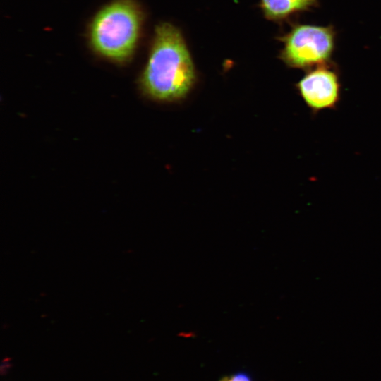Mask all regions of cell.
I'll return each instance as SVG.
<instances>
[{
	"label": "cell",
	"mask_w": 381,
	"mask_h": 381,
	"mask_svg": "<svg viewBox=\"0 0 381 381\" xmlns=\"http://www.w3.org/2000/svg\"><path fill=\"white\" fill-rule=\"evenodd\" d=\"M219 381H253L246 373L238 372L222 377Z\"/></svg>",
	"instance_id": "8992f818"
},
{
	"label": "cell",
	"mask_w": 381,
	"mask_h": 381,
	"mask_svg": "<svg viewBox=\"0 0 381 381\" xmlns=\"http://www.w3.org/2000/svg\"><path fill=\"white\" fill-rule=\"evenodd\" d=\"M296 87L306 105L314 112L333 109L339 101V75L327 65L309 70Z\"/></svg>",
	"instance_id": "277c9868"
},
{
	"label": "cell",
	"mask_w": 381,
	"mask_h": 381,
	"mask_svg": "<svg viewBox=\"0 0 381 381\" xmlns=\"http://www.w3.org/2000/svg\"><path fill=\"white\" fill-rule=\"evenodd\" d=\"M280 58L289 67L312 69L327 65L334 48L335 32L331 26L300 24L280 38Z\"/></svg>",
	"instance_id": "3957f363"
},
{
	"label": "cell",
	"mask_w": 381,
	"mask_h": 381,
	"mask_svg": "<svg viewBox=\"0 0 381 381\" xmlns=\"http://www.w3.org/2000/svg\"><path fill=\"white\" fill-rule=\"evenodd\" d=\"M140 23V11L133 1H114L93 19L90 32L91 45L107 59L126 61L135 49Z\"/></svg>",
	"instance_id": "7a4b0ae2"
},
{
	"label": "cell",
	"mask_w": 381,
	"mask_h": 381,
	"mask_svg": "<svg viewBox=\"0 0 381 381\" xmlns=\"http://www.w3.org/2000/svg\"><path fill=\"white\" fill-rule=\"evenodd\" d=\"M194 80L193 63L180 30L168 23L159 24L141 75L143 90L154 99L171 101L185 96Z\"/></svg>",
	"instance_id": "6da1fadb"
},
{
	"label": "cell",
	"mask_w": 381,
	"mask_h": 381,
	"mask_svg": "<svg viewBox=\"0 0 381 381\" xmlns=\"http://www.w3.org/2000/svg\"><path fill=\"white\" fill-rule=\"evenodd\" d=\"M317 5L318 0H260V8L265 18L275 21L308 11Z\"/></svg>",
	"instance_id": "5b68a950"
}]
</instances>
